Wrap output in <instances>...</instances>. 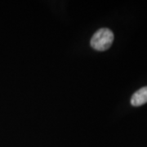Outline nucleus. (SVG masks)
Returning <instances> with one entry per match:
<instances>
[{
	"label": "nucleus",
	"mask_w": 147,
	"mask_h": 147,
	"mask_svg": "<svg viewBox=\"0 0 147 147\" xmlns=\"http://www.w3.org/2000/svg\"><path fill=\"white\" fill-rule=\"evenodd\" d=\"M114 41V34L107 28L98 30L91 38V46L96 51H105Z\"/></svg>",
	"instance_id": "obj_1"
},
{
	"label": "nucleus",
	"mask_w": 147,
	"mask_h": 147,
	"mask_svg": "<svg viewBox=\"0 0 147 147\" xmlns=\"http://www.w3.org/2000/svg\"><path fill=\"white\" fill-rule=\"evenodd\" d=\"M147 103V87H144L132 95L131 104L133 106H140Z\"/></svg>",
	"instance_id": "obj_2"
}]
</instances>
